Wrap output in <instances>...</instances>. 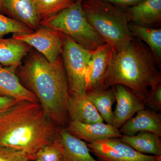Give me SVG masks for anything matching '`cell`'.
<instances>
[{"mask_svg": "<svg viewBox=\"0 0 161 161\" xmlns=\"http://www.w3.org/2000/svg\"><path fill=\"white\" fill-rule=\"evenodd\" d=\"M19 75L51 120L60 128H66L69 122V95L67 77L61 58L51 63L43 55L34 52L21 67Z\"/></svg>", "mask_w": 161, "mask_h": 161, "instance_id": "cell-1", "label": "cell"}, {"mask_svg": "<svg viewBox=\"0 0 161 161\" xmlns=\"http://www.w3.org/2000/svg\"><path fill=\"white\" fill-rule=\"evenodd\" d=\"M55 125L40 103L18 101L0 115V147L23 151L34 160L40 148L53 142Z\"/></svg>", "mask_w": 161, "mask_h": 161, "instance_id": "cell-2", "label": "cell"}, {"mask_svg": "<svg viewBox=\"0 0 161 161\" xmlns=\"http://www.w3.org/2000/svg\"><path fill=\"white\" fill-rule=\"evenodd\" d=\"M157 66L150 48L135 37L125 47L114 53L102 89L122 85L146 99L148 88L161 76Z\"/></svg>", "mask_w": 161, "mask_h": 161, "instance_id": "cell-3", "label": "cell"}, {"mask_svg": "<svg viewBox=\"0 0 161 161\" xmlns=\"http://www.w3.org/2000/svg\"><path fill=\"white\" fill-rule=\"evenodd\" d=\"M82 7L87 19L114 53L123 49L135 38L125 10L102 0H85Z\"/></svg>", "mask_w": 161, "mask_h": 161, "instance_id": "cell-4", "label": "cell"}, {"mask_svg": "<svg viewBox=\"0 0 161 161\" xmlns=\"http://www.w3.org/2000/svg\"><path fill=\"white\" fill-rule=\"evenodd\" d=\"M83 0H76L70 7L40 22L45 27L71 38L87 49L93 51L105 42L87 19L82 7Z\"/></svg>", "mask_w": 161, "mask_h": 161, "instance_id": "cell-5", "label": "cell"}, {"mask_svg": "<svg viewBox=\"0 0 161 161\" xmlns=\"http://www.w3.org/2000/svg\"><path fill=\"white\" fill-rule=\"evenodd\" d=\"M92 51L64 34L62 58L69 95H86L85 75Z\"/></svg>", "mask_w": 161, "mask_h": 161, "instance_id": "cell-6", "label": "cell"}, {"mask_svg": "<svg viewBox=\"0 0 161 161\" xmlns=\"http://www.w3.org/2000/svg\"><path fill=\"white\" fill-rule=\"evenodd\" d=\"M90 152L99 161H161V155L137 152L120 138H110L87 143Z\"/></svg>", "mask_w": 161, "mask_h": 161, "instance_id": "cell-7", "label": "cell"}, {"mask_svg": "<svg viewBox=\"0 0 161 161\" xmlns=\"http://www.w3.org/2000/svg\"><path fill=\"white\" fill-rule=\"evenodd\" d=\"M13 38L34 47L51 63L56 62L62 54L63 34L48 27L43 26L29 34H14Z\"/></svg>", "mask_w": 161, "mask_h": 161, "instance_id": "cell-8", "label": "cell"}, {"mask_svg": "<svg viewBox=\"0 0 161 161\" xmlns=\"http://www.w3.org/2000/svg\"><path fill=\"white\" fill-rule=\"evenodd\" d=\"M113 54L112 47L107 43L92 51V57L86 72V92L102 89Z\"/></svg>", "mask_w": 161, "mask_h": 161, "instance_id": "cell-9", "label": "cell"}, {"mask_svg": "<svg viewBox=\"0 0 161 161\" xmlns=\"http://www.w3.org/2000/svg\"><path fill=\"white\" fill-rule=\"evenodd\" d=\"M112 87L115 92L116 101L113 126L119 130L139 111L146 108V99L122 85Z\"/></svg>", "mask_w": 161, "mask_h": 161, "instance_id": "cell-10", "label": "cell"}, {"mask_svg": "<svg viewBox=\"0 0 161 161\" xmlns=\"http://www.w3.org/2000/svg\"><path fill=\"white\" fill-rule=\"evenodd\" d=\"M53 142L61 151L60 161H98L91 155L84 141L72 135L65 128L57 129Z\"/></svg>", "mask_w": 161, "mask_h": 161, "instance_id": "cell-11", "label": "cell"}, {"mask_svg": "<svg viewBox=\"0 0 161 161\" xmlns=\"http://www.w3.org/2000/svg\"><path fill=\"white\" fill-rule=\"evenodd\" d=\"M65 129L72 135L88 143L108 139L121 138L122 136L118 129L103 122L84 124L70 120Z\"/></svg>", "mask_w": 161, "mask_h": 161, "instance_id": "cell-12", "label": "cell"}, {"mask_svg": "<svg viewBox=\"0 0 161 161\" xmlns=\"http://www.w3.org/2000/svg\"><path fill=\"white\" fill-rule=\"evenodd\" d=\"M125 10L136 25L151 28L161 26V0H143Z\"/></svg>", "mask_w": 161, "mask_h": 161, "instance_id": "cell-13", "label": "cell"}, {"mask_svg": "<svg viewBox=\"0 0 161 161\" xmlns=\"http://www.w3.org/2000/svg\"><path fill=\"white\" fill-rule=\"evenodd\" d=\"M17 68L0 64V95L9 97L18 101H26L39 103L37 98L19 80L15 74Z\"/></svg>", "mask_w": 161, "mask_h": 161, "instance_id": "cell-14", "label": "cell"}, {"mask_svg": "<svg viewBox=\"0 0 161 161\" xmlns=\"http://www.w3.org/2000/svg\"><path fill=\"white\" fill-rule=\"evenodd\" d=\"M122 135L132 136L139 132L146 131L161 137V114L144 109L136 113L119 129Z\"/></svg>", "mask_w": 161, "mask_h": 161, "instance_id": "cell-15", "label": "cell"}, {"mask_svg": "<svg viewBox=\"0 0 161 161\" xmlns=\"http://www.w3.org/2000/svg\"><path fill=\"white\" fill-rule=\"evenodd\" d=\"M68 112L69 121H77L84 124L103 122V119L87 99L86 95H69Z\"/></svg>", "mask_w": 161, "mask_h": 161, "instance_id": "cell-16", "label": "cell"}, {"mask_svg": "<svg viewBox=\"0 0 161 161\" xmlns=\"http://www.w3.org/2000/svg\"><path fill=\"white\" fill-rule=\"evenodd\" d=\"M3 9H5L17 20L31 29L37 30L40 20L31 0H3Z\"/></svg>", "mask_w": 161, "mask_h": 161, "instance_id": "cell-17", "label": "cell"}, {"mask_svg": "<svg viewBox=\"0 0 161 161\" xmlns=\"http://www.w3.org/2000/svg\"><path fill=\"white\" fill-rule=\"evenodd\" d=\"M31 47L25 42L14 39L0 37V64L18 68Z\"/></svg>", "mask_w": 161, "mask_h": 161, "instance_id": "cell-18", "label": "cell"}, {"mask_svg": "<svg viewBox=\"0 0 161 161\" xmlns=\"http://www.w3.org/2000/svg\"><path fill=\"white\" fill-rule=\"evenodd\" d=\"M86 97L95 107L103 120L113 125L115 115L112 106L116 101L112 87L86 92Z\"/></svg>", "mask_w": 161, "mask_h": 161, "instance_id": "cell-19", "label": "cell"}, {"mask_svg": "<svg viewBox=\"0 0 161 161\" xmlns=\"http://www.w3.org/2000/svg\"><path fill=\"white\" fill-rule=\"evenodd\" d=\"M121 140L142 154L161 155V137L149 132H139L132 136L122 135Z\"/></svg>", "mask_w": 161, "mask_h": 161, "instance_id": "cell-20", "label": "cell"}, {"mask_svg": "<svg viewBox=\"0 0 161 161\" xmlns=\"http://www.w3.org/2000/svg\"><path fill=\"white\" fill-rule=\"evenodd\" d=\"M131 32L135 37L145 43L155 57L159 67L161 64V29L143 27L130 22Z\"/></svg>", "mask_w": 161, "mask_h": 161, "instance_id": "cell-21", "label": "cell"}, {"mask_svg": "<svg viewBox=\"0 0 161 161\" xmlns=\"http://www.w3.org/2000/svg\"><path fill=\"white\" fill-rule=\"evenodd\" d=\"M38 17L43 21L70 7L76 0H31Z\"/></svg>", "mask_w": 161, "mask_h": 161, "instance_id": "cell-22", "label": "cell"}, {"mask_svg": "<svg viewBox=\"0 0 161 161\" xmlns=\"http://www.w3.org/2000/svg\"><path fill=\"white\" fill-rule=\"evenodd\" d=\"M32 30L17 20L14 19L0 14V37L9 33L29 34Z\"/></svg>", "mask_w": 161, "mask_h": 161, "instance_id": "cell-23", "label": "cell"}, {"mask_svg": "<svg viewBox=\"0 0 161 161\" xmlns=\"http://www.w3.org/2000/svg\"><path fill=\"white\" fill-rule=\"evenodd\" d=\"M146 106L153 111H161V76L155 80L150 87L148 95L145 99Z\"/></svg>", "mask_w": 161, "mask_h": 161, "instance_id": "cell-24", "label": "cell"}, {"mask_svg": "<svg viewBox=\"0 0 161 161\" xmlns=\"http://www.w3.org/2000/svg\"><path fill=\"white\" fill-rule=\"evenodd\" d=\"M61 153L53 142L38 150L35 154V161H60Z\"/></svg>", "mask_w": 161, "mask_h": 161, "instance_id": "cell-25", "label": "cell"}, {"mask_svg": "<svg viewBox=\"0 0 161 161\" xmlns=\"http://www.w3.org/2000/svg\"><path fill=\"white\" fill-rule=\"evenodd\" d=\"M30 157L21 150L0 147V161H30Z\"/></svg>", "mask_w": 161, "mask_h": 161, "instance_id": "cell-26", "label": "cell"}, {"mask_svg": "<svg viewBox=\"0 0 161 161\" xmlns=\"http://www.w3.org/2000/svg\"><path fill=\"white\" fill-rule=\"evenodd\" d=\"M109 3L120 9H125L129 7L134 6L143 0H102Z\"/></svg>", "mask_w": 161, "mask_h": 161, "instance_id": "cell-27", "label": "cell"}, {"mask_svg": "<svg viewBox=\"0 0 161 161\" xmlns=\"http://www.w3.org/2000/svg\"><path fill=\"white\" fill-rule=\"evenodd\" d=\"M18 101L9 97L0 95V115L7 111Z\"/></svg>", "mask_w": 161, "mask_h": 161, "instance_id": "cell-28", "label": "cell"}, {"mask_svg": "<svg viewBox=\"0 0 161 161\" xmlns=\"http://www.w3.org/2000/svg\"><path fill=\"white\" fill-rule=\"evenodd\" d=\"M3 0H0V9H3Z\"/></svg>", "mask_w": 161, "mask_h": 161, "instance_id": "cell-29", "label": "cell"}]
</instances>
